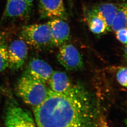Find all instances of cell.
<instances>
[{"label": "cell", "mask_w": 127, "mask_h": 127, "mask_svg": "<svg viewBox=\"0 0 127 127\" xmlns=\"http://www.w3.org/2000/svg\"><path fill=\"white\" fill-rule=\"evenodd\" d=\"M37 127H99L98 104L82 85H73L62 93L48 88L44 101L33 108Z\"/></svg>", "instance_id": "1"}, {"label": "cell", "mask_w": 127, "mask_h": 127, "mask_svg": "<svg viewBox=\"0 0 127 127\" xmlns=\"http://www.w3.org/2000/svg\"><path fill=\"white\" fill-rule=\"evenodd\" d=\"M16 91L25 103L34 108L44 101L48 88L44 83L22 75L17 81Z\"/></svg>", "instance_id": "2"}, {"label": "cell", "mask_w": 127, "mask_h": 127, "mask_svg": "<svg viewBox=\"0 0 127 127\" xmlns=\"http://www.w3.org/2000/svg\"><path fill=\"white\" fill-rule=\"evenodd\" d=\"M21 36L27 44L36 49H44L54 46L49 22L24 26Z\"/></svg>", "instance_id": "3"}, {"label": "cell", "mask_w": 127, "mask_h": 127, "mask_svg": "<svg viewBox=\"0 0 127 127\" xmlns=\"http://www.w3.org/2000/svg\"><path fill=\"white\" fill-rule=\"evenodd\" d=\"M57 58L59 63L67 71H78L84 67L81 54L71 44L65 43L60 46Z\"/></svg>", "instance_id": "4"}, {"label": "cell", "mask_w": 127, "mask_h": 127, "mask_svg": "<svg viewBox=\"0 0 127 127\" xmlns=\"http://www.w3.org/2000/svg\"><path fill=\"white\" fill-rule=\"evenodd\" d=\"M5 123L7 127H37L30 112L14 104L7 108Z\"/></svg>", "instance_id": "5"}, {"label": "cell", "mask_w": 127, "mask_h": 127, "mask_svg": "<svg viewBox=\"0 0 127 127\" xmlns=\"http://www.w3.org/2000/svg\"><path fill=\"white\" fill-rule=\"evenodd\" d=\"M8 67L12 71H17L24 66L28 54L27 44L23 40L13 41L7 48Z\"/></svg>", "instance_id": "6"}, {"label": "cell", "mask_w": 127, "mask_h": 127, "mask_svg": "<svg viewBox=\"0 0 127 127\" xmlns=\"http://www.w3.org/2000/svg\"><path fill=\"white\" fill-rule=\"evenodd\" d=\"M53 71L52 66L44 60L33 58L29 62L23 75L46 84Z\"/></svg>", "instance_id": "7"}, {"label": "cell", "mask_w": 127, "mask_h": 127, "mask_svg": "<svg viewBox=\"0 0 127 127\" xmlns=\"http://www.w3.org/2000/svg\"><path fill=\"white\" fill-rule=\"evenodd\" d=\"M40 17L42 19H65L67 12L64 0H37Z\"/></svg>", "instance_id": "8"}, {"label": "cell", "mask_w": 127, "mask_h": 127, "mask_svg": "<svg viewBox=\"0 0 127 127\" xmlns=\"http://www.w3.org/2000/svg\"><path fill=\"white\" fill-rule=\"evenodd\" d=\"M32 8L25 0H7L2 19H26L30 17Z\"/></svg>", "instance_id": "9"}, {"label": "cell", "mask_w": 127, "mask_h": 127, "mask_svg": "<svg viewBox=\"0 0 127 127\" xmlns=\"http://www.w3.org/2000/svg\"><path fill=\"white\" fill-rule=\"evenodd\" d=\"M54 46L60 47L66 43L70 38V28L64 19L55 18L49 21Z\"/></svg>", "instance_id": "10"}, {"label": "cell", "mask_w": 127, "mask_h": 127, "mask_svg": "<svg viewBox=\"0 0 127 127\" xmlns=\"http://www.w3.org/2000/svg\"><path fill=\"white\" fill-rule=\"evenodd\" d=\"M50 90L58 93L65 92L72 87L73 84L67 75L61 71H54L48 82Z\"/></svg>", "instance_id": "11"}, {"label": "cell", "mask_w": 127, "mask_h": 127, "mask_svg": "<svg viewBox=\"0 0 127 127\" xmlns=\"http://www.w3.org/2000/svg\"><path fill=\"white\" fill-rule=\"evenodd\" d=\"M119 8V5L104 2L96 5L92 10L97 13L104 19L107 25L108 32L112 31L111 26Z\"/></svg>", "instance_id": "12"}, {"label": "cell", "mask_w": 127, "mask_h": 127, "mask_svg": "<svg viewBox=\"0 0 127 127\" xmlns=\"http://www.w3.org/2000/svg\"><path fill=\"white\" fill-rule=\"evenodd\" d=\"M86 20L89 28L94 34L101 35L108 32L107 25L104 19L92 9L88 14Z\"/></svg>", "instance_id": "13"}, {"label": "cell", "mask_w": 127, "mask_h": 127, "mask_svg": "<svg viewBox=\"0 0 127 127\" xmlns=\"http://www.w3.org/2000/svg\"><path fill=\"white\" fill-rule=\"evenodd\" d=\"M127 4L126 2L119 5L117 12L111 26L112 31L116 32L120 29L127 27Z\"/></svg>", "instance_id": "14"}, {"label": "cell", "mask_w": 127, "mask_h": 127, "mask_svg": "<svg viewBox=\"0 0 127 127\" xmlns=\"http://www.w3.org/2000/svg\"><path fill=\"white\" fill-rule=\"evenodd\" d=\"M8 67L7 47L3 40L0 42V73Z\"/></svg>", "instance_id": "15"}, {"label": "cell", "mask_w": 127, "mask_h": 127, "mask_svg": "<svg viewBox=\"0 0 127 127\" xmlns=\"http://www.w3.org/2000/svg\"><path fill=\"white\" fill-rule=\"evenodd\" d=\"M116 78L118 83L126 88L127 86V68L126 66L120 67L116 73Z\"/></svg>", "instance_id": "16"}, {"label": "cell", "mask_w": 127, "mask_h": 127, "mask_svg": "<svg viewBox=\"0 0 127 127\" xmlns=\"http://www.w3.org/2000/svg\"><path fill=\"white\" fill-rule=\"evenodd\" d=\"M116 38L121 43L126 45L127 44V27L120 29L116 32Z\"/></svg>", "instance_id": "17"}, {"label": "cell", "mask_w": 127, "mask_h": 127, "mask_svg": "<svg viewBox=\"0 0 127 127\" xmlns=\"http://www.w3.org/2000/svg\"><path fill=\"white\" fill-rule=\"evenodd\" d=\"M99 127H109L107 123L104 119H100Z\"/></svg>", "instance_id": "18"}, {"label": "cell", "mask_w": 127, "mask_h": 127, "mask_svg": "<svg viewBox=\"0 0 127 127\" xmlns=\"http://www.w3.org/2000/svg\"><path fill=\"white\" fill-rule=\"evenodd\" d=\"M27 2H28L29 5L30 6L32 7V5H33V2L34 0H25Z\"/></svg>", "instance_id": "19"}, {"label": "cell", "mask_w": 127, "mask_h": 127, "mask_svg": "<svg viewBox=\"0 0 127 127\" xmlns=\"http://www.w3.org/2000/svg\"><path fill=\"white\" fill-rule=\"evenodd\" d=\"M2 40V34L0 33V42Z\"/></svg>", "instance_id": "20"}, {"label": "cell", "mask_w": 127, "mask_h": 127, "mask_svg": "<svg viewBox=\"0 0 127 127\" xmlns=\"http://www.w3.org/2000/svg\"><path fill=\"white\" fill-rule=\"evenodd\" d=\"M2 88L0 86V92H1V91H2Z\"/></svg>", "instance_id": "21"}, {"label": "cell", "mask_w": 127, "mask_h": 127, "mask_svg": "<svg viewBox=\"0 0 127 127\" xmlns=\"http://www.w3.org/2000/svg\"><path fill=\"white\" fill-rule=\"evenodd\" d=\"M123 0V1H124L125 0Z\"/></svg>", "instance_id": "22"}]
</instances>
